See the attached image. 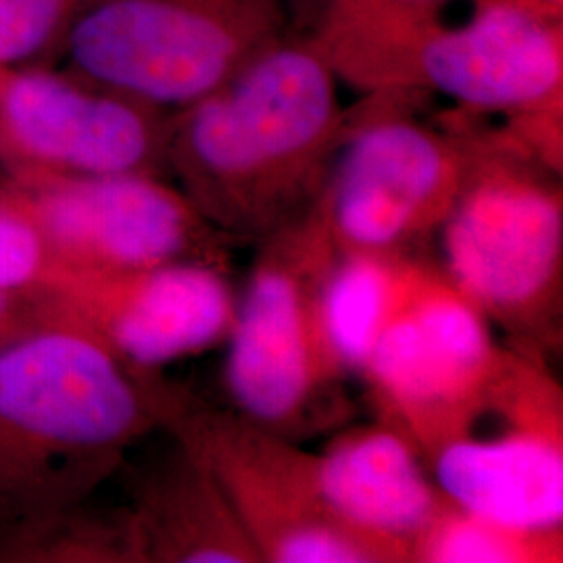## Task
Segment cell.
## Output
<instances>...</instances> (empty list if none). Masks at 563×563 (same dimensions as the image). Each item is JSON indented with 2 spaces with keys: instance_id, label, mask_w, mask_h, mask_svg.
Wrapping results in <instances>:
<instances>
[{
  "instance_id": "obj_1",
  "label": "cell",
  "mask_w": 563,
  "mask_h": 563,
  "mask_svg": "<svg viewBox=\"0 0 563 563\" xmlns=\"http://www.w3.org/2000/svg\"><path fill=\"white\" fill-rule=\"evenodd\" d=\"M336 84L295 36L172 113L165 169L223 239L262 242L318 199L349 123Z\"/></svg>"
},
{
  "instance_id": "obj_2",
  "label": "cell",
  "mask_w": 563,
  "mask_h": 563,
  "mask_svg": "<svg viewBox=\"0 0 563 563\" xmlns=\"http://www.w3.org/2000/svg\"><path fill=\"white\" fill-rule=\"evenodd\" d=\"M167 388L48 302L0 346V526L86 504L162 430Z\"/></svg>"
},
{
  "instance_id": "obj_3",
  "label": "cell",
  "mask_w": 563,
  "mask_h": 563,
  "mask_svg": "<svg viewBox=\"0 0 563 563\" xmlns=\"http://www.w3.org/2000/svg\"><path fill=\"white\" fill-rule=\"evenodd\" d=\"M444 121L462 134L465 172L439 230L443 274L509 346L544 357L562 344V172L478 115Z\"/></svg>"
},
{
  "instance_id": "obj_4",
  "label": "cell",
  "mask_w": 563,
  "mask_h": 563,
  "mask_svg": "<svg viewBox=\"0 0 563 563\" xmlns=\"http://www.w3.org/2000/svg\"><path fill=\"white\" fill-rule=\"evenodd\" d=\"M353 74L365 95H443L481 118L563 111V20L518 0H472L457 23L386 9L365 21Z\"/></svg>"
},
{
  "instance_id": "obj_5",
  "label": "cell",
  "mask_w": 563,
  "mask_h": 563,
  "mask_svg": "<svg viewBox=\"0 0 563 563\" xmlns=\"http://www.w3.org/2000/svg\"><path fill=\"white\" fill-rule=\"evenodd\" d=\"M336 246L318 207L260 242V255L228 334L223 380L230 407L301 441L341 423L344 372L322 328V288Z\"/></svg>"
},
{
  "instance_id": "obj_6",
  "label": "cell",
  "mask_w": 563,
  "mask_h": 563,
  "mask_svg": "<svg viewBox=\"0 0 563 563\" xmlns=\"http://www.w3.org/2000/svg\"><path fill=\"white\" fill-rule=\"evenodd\" d=\"M301 0H92L59 48L74 74L159 109L188 107L295 36Z\"/></svg>"
},
{
  "instance_id": "obj_7",
  "label": "cell",
  "mask_w": 563,
  "mask_h": 563,
  "mask_svg": "<svg viewBox=\"0 0 563 563\" xmlns=\"http://www.w3.org/2000/svg\"><path fill=\"white\" fill-rule=\"evenodd\" d=\"M413 92L367 95L349 111L341 146L313 205L339 253L411 255L439 234L465 172L462 134L405 111Z\"/></svg>"
},
{
  "instance_id": "obj_8",
  "label": "cell",
  "mask_w": 563,
  "mask_h": 563,
  "mask_svg": "<svg viewBox=\"0 0 563 563\" xmlns=\"http://www.w3.org/2000/svg\"><path fill=\"white\" fill-rule=\"evenodd\" d=\"M162 430L220 484L262 563H384L323 501L316 453L169 384Z\"/></svg>"
},
{
  "instance_id": "obj_9",
  "label": "cell",
  "mask_w": 563,
  "mask_h": 563,
  "mask_svg": "<svg viewBox=\"0 0 563 563\" xmlns=\"http://www.w3.org/2000/svg\"><path fill=\"white\" fill-rule=\"evenodd\" d=\"M428 470L465 511L522 528H563V393L544 357L505 346L478 411Z\"/></svg>"
},
{
  "instance_id": "obj_10",
  "label": "cell",
  "mask_w": 563,
  "mask_h": 563,
  "mask_svg": "<svg viewBox=\"0 0 563 563\" xmlns=\"http://www.w3.org/2000/svg\"><path fill=\"white\" fill-rule=\"evenodd\" d=\"M504 351L483 311L430 265L357 376L376 420L397 430L428 465L478 411Z\"/></svg>"
},
{
  "instance_id": "obj_11",
  "label": "cell",
  "mask_w": 563,
  "mask_h": 563,
  "mask_svg": "<svg viewBox=\"0 0 563 563\" xmlns=\"http://www.w3.org/2000/svg\"><path fill=\"white\" fill-rule=\"evenodd\" d=\"M0 195L38 228L59 276H109L174 262L222 265L225 239L162 176H11Z\"/></svg>"
},
{
  "instance_id": "obj_12",
  "label": "cell",
  "mask_w": 563,
  "mask_h": 563,
  "mask_svg": "<svg viewBox=\"0 0 563 563\" xmlns=\"http://www.w3.org/2000/svg\"><path fill=\"white\" fill-rule=\"evenodd\" d=\"M169 118L78 74L0 69V159L11 176H162Z\"/></svg>"
},
{
  "instance_id": "obj_13",
  "label": "cell",
  "mask_w": 563,
  "mask_h": 563,
  "mask_svg": "<svg viewBox=\"0 0 563 563\" xmlns=\"http://www.w3.org/2000/svg\"><path fill=\"white\" fill-rule=\"evenodd\" d=\"M46 299L142 374H159L225 342L239 301L222 265L209 262L109 276L63 274Z\"/></svg>"
},
{
  "instance_id": "obj_14",
  "label": "cell",
  "mask_w": 563,
  "mask_h": 563,
  "mask_svg": "<svg viewBox=\"0 0 563 563\" xmlns=\"http://www.w3.org/2000/svg\"><path fill=\"white\" fill-rule=\"evenodd\" d=\"M316 467L332 516L384 563H411L413 543L451 504L422 455L378 420L339 432L316 453Z\"/></svg>"
},
{
  "instance_id": "obj_15",
  "label": "cell",
  "mask_w": 563,
  "mask_h": 563,
  "mask_svg": "<svg viewBox=\"0 0 563 563\" xmlns=\"http://www.w3.org/2000/svg\"><path fill=\"white\" fill-rule=\"evenodd\" d=\"M125 522L134 563H262L220 484L178 441L142 481Z\"/></svg>"
},
{
  "instance_id": "obj_16",
  "label": "cell",
  "mask_w": 563,
  "mask_h": 563,
  "mask_svg": "<svg viewBox=\"0 0 563 563\" xmlns=\"http://www.w3.org/2000/svg\"><path fill=\"white\" fill-rule=\"evenodd\" d=\"M428 263L399 253H336L322 288V328L344 376L360 374L416 288Z\"/></svg>"
},
{
  "instance_id": "obj_17",
  "label": "cell",
  "mask_w": 563,
  "mask_h": 563,
  "mask_svg": "<svg viewBox=\"0 0 563 563\" xmlns=\"http://www.w3.org/2000/svg\"><path fill=\"white\" fill-rule=\"evenodd\" d=\"M0 563H134L125 509L86 501L0 526Z\"/></svg>"
},
{
  "instance_id": "obj_18",
  "label": "cell",
  "mask_w": 563,
  "mask_h": 563,
  "mask_svg": "<svg viewBox=\"0 0 563 563\" xmlns=\"http://www.w3.org/2000/svg\"><path fill=\"white\" fill-rule=\"evenodd\" d=\"M563 528H522L449 504L411 549V563H560Z\"/></svg>"
},
{
  "instance_id": "obj_19",
  "label": "cell",
  "mask_w": 563,
  "mask_h": 563,
  "mask_svg": "<svg viewBox=\"0 0 563 563\" xmlns=\"http://www.w3.org/2000/svg\"><path fill=\"white\" fill-rule=\"evenodd\" d=\"M92 0H0V69L60 46L69 25Z\"/></svg>"
},
{
  "instance_id": "obj_20",
  "label": "cell",
  "mask_w": 563,
  "mask_h": 563,
  "mask_svg": "<svg viewBox=\"0 0 563 563\" xmlns=\"http://www.w3.org/2000/svg\"><path fill=\"white\" fill-rule=\"evenodd\" d=\"M59 274L38 228L0 195V290L46 295Z\"/></svg>"
},
{
  "instance_id": "obj_21",
  "label": "cell",
  "mask_w": 563,
  "mask_h": 563,
  "mask_svg": "<svg viewBox=\"0 0 563 563\" xmlns=\"http://www.w3.org/2000/svg\"><path fill=\"white\" fill-rule=\"evenodd\" d=\"M46 309V295L0 290V346L41 320Z\"/></svg>"
},
{
  "instance_id": "obj_22",
  "label": "cell",
  "mask_w": 563,
  "mask_h": 563,
  "mask_svg": "<svg viewBox=\"0 0 563 563\" xmlns=\"http://www.w3.org/2000/svg\"><path fill=\"white\" fill-rule=\"evenodd\" d=\"M455 0H320V4H376V7H401L422 11H446Z\"/></svg>"
},
{
  "instance_id": "obj_23",
  "label": "cell",
  "mask_w": 563,
  "mask_h": 563,
  "mask_svg": "<svg viewBox=\"0 0 563 563\" xmlns=\"http://www.w3.org/2000/svg\"><path fill=\"white\" fill-rule=\"evenodd\" d=\"M526 7L544 13V15H551V18H562L563 20V0H518Z\"/></svg>"
}]
</instances>
